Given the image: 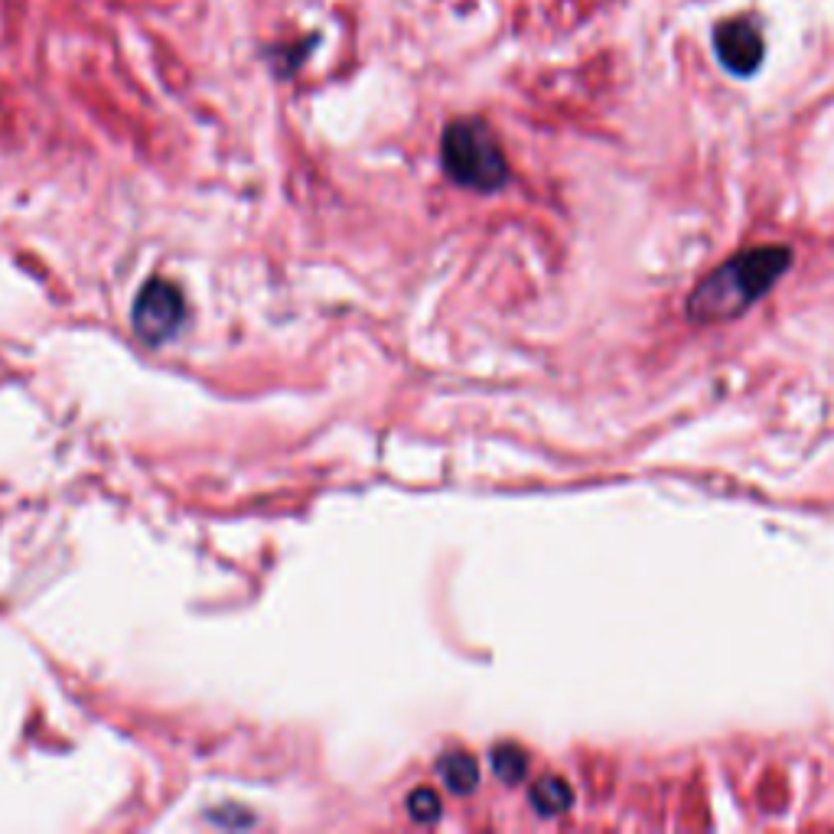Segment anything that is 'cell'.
<instances>
[{
    "label": "cell",
    "instance_id": "1",
    "mask_svg": "<svg viewBox=\"0 0 834 834\" xmlns=\"http://www.w3.org/2000/svg\"><path fill=\"white\" fill-rule=\"evenodd\" d=\"M789 261L792 251L782 245L750 248L730 258L694 287V294L688 297V317L694 323H724L740 317L786 274Z\"/></svg>",
    "mask_w": 834,
    "mask_h": 834
},
{
    "label": "cell",
    "instance_id": "2",
    "mask_svg": "<svg viewBox=\"0 0 834 834\" xmlns=\"http://www.w3.org/2000/svg\"><path fill=\"white\" fill-rule=\"evenodd\" d=\"M440 160L453 183L479 193H492L509 180V163L505 154L483 121L460 118L447 124L444 141H440Z\"/></svg>",
    "mask_w": 834,
    "mask_h": 834
},
{
    "label": "cell",
    "instance_id": "3",
    "mask_svg": "<svg viewBox=\"0 0 834 834\" xmlns=\"http://www.w3.org/2000/svg\"><path fill=\"white\" fill-rule=\"evenodd\" d=\"M186 323V300L167 281H150L134 300V330L150 346H160L173 339Z\"/></svg>",
    "mask_w": 834,
    "mask_h": 834
},
{
    "label": "cell",
    "instance_id": "4",
    "mask_svg": "<svg viewBox=\"0 0 834 834\" xmlns=\"http://www.w3.org/2000/svg\"><path fill=\"white\" fill-rule=\"evenodd\" d=\"M714 49L734 75H753L763 62V36L747 17L720 23L714 30Z\"/></svg>",
    "mask_w": 834,
    "mask_h": 834
},
{
    "label": "cell",
    "instance_id": "5",
    "mask_svg": "<svg viewBox=\"0 0 834 834\" xmlns=\"http://www.w3.org/2000/svg\"><path fill=\"white\" fill-rule=\"evenodd\" d=\"M528 799H532V805L538 808L541 815H561V812L571 808L574 792L561 776H545L532 786V795H528Z\"/></svg>",
    "mask_w": 834,
    "mask_h": 834
},
{
    "label": "cell",
    "instance_id": "6",
    "mask_svg": "<svg viewBox=\"0 0 834 834\" xmlns=\"http://www.w3.org/2000/svg\"><path fill=\"white\" fill-rule=\"evenodd\" d=\"M440 776L453 789V792H473L476 779H479V766L473 756L466 753H450L444 763H440Z\"/></svg>",
    "mask_w": 834,
    "mask_h": 834
},
{
    "label": "cell",
    "instance_id": "7",
    "mask_svg": "<svg viewBox=\"0 0 834 834\" xmlns=\"http://www.w3.org/2000/svg\"><path fill=\"white\" fill-rule=\"evenodd\" d=\"M492 769H496V776L502 782H522L525 773H528V760H525V753L512 747V743H505V747H496L492 750Z\"/></svg>",
    "mask_w": 834,
    "mask_h": 834
},
{
    "label": "cell",
    "instance_id": "8",
    "mask_svg": "<svg viewBox=\"0 0 834 834\" xmlns=\"http://www.w3.org/2000/svg\"><path fill=\"white\" fill-rule=\"evenodd\" d=\"M408 812L417 821H434L440 815V799L431 789H417V792H411V799H408Z\"/></svg>",
    "mask_w": 834,
    "mask_h": 834
}]
</instances>
